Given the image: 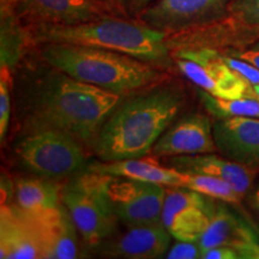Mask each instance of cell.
Listing matches in <instances>:
<instances>
[{
    "label": "cell",
    "instance_id": "6da1fadb",
    "mask_svg": "<svg viewBox=\"0 0 259 259\" xmlns=\"http://www.w3.org/2000/svg\"><path fill=\"white\" fill-rule=\"evenodd\" d=\"M119 101L118 94L83 83L56 70L37 87L32 100L31 125L60 130L80 143L94 144Z\"/></svg>",
    "mask_w": 259,
    "mask_h": 259
},
{
    "label": "cell",
    "instance_id": "7a4b0ae2",
    "mask_svg": "<svg viewBox=\"0 0 259 259\" xmlns=\"http://www.w3.org/2000/svg\"><path fill=\"white\" fill-rule=\"evenodd\" d=\"M183 106V96L174 88H161L136 96L109 115L94 143L101 161L141 158L174 120Z\"/></svg>",
    "mask_w": 259,
    "mask_h": 259
},
{
    "label": "cell",
    "instance_id": "3957f363",
    "mask_svg": "<svg viewBox=\"0 0 259 259\" xmlns=\"http://www.w3.org/2000/svg\"><path fill=\"white\" fill-rule=\"evenodd\" d=\"M42 56L53 69L118 95L143 88L157 77L145 61L105 48L47 44Z\"/></svg>",
    "mask_w": 259,
    "mask_h": 259
},
{
    "label": "cell",
    "instance_id": "277c9868",
    "mask_svg": "<svg viewBox=\"0 0 259 259\" xmlns=\"http://www.w3.org/2000/svg\"><path fill=\"white\" fill-rule=\"evenodd\" d=\"M164 37V32L158 29L113 17L73 25H44L37 30V40L45 44L105 48L166 66L169 57Z\"/></svg>",
    "mask_w": 259,
    "mask_h": 259
},
{
    "label": "cell",
    "instance_id": "5b68a950",
    "mask_svg": "<svg viewBox=\"0 0 259 259\" xmlns=\"http://www.w3.org/2000/svg\"><path fill=\"white\" fill-rule=\"evenodd\" d=\"M109 176L87 169L61 190V202L70 212L74 226L87 246L99 248L116 228L107 183Z\"/></svg>",
    "mask_w": 259,
    "mask_h": 259
},
{
    "label": "cell",
    "instance_id": "8992f818",
    "mask_svg": "<svg viewBox=\"0 0 259 259\" xmlns=\"http://www.w3.org/2000/svg\"><path fill=\"white\" fill-rule=\"evenodd\" d=\"M17 154L29 170L46 179L77 173L87 161L78 139L46 126H32L18 144Z\"/></svg>",
    "mask_w": 259,
    "mask_h": 259
},
{
    "label": "cell",
    "instance_id": "52a82bcc",
    "mask_svg": "<svg viewBox=\"0 0 259 259\" xmlns=\"http://www.w3.org/2000/svg\"><path fill=\"white\" fill-rule=\"evenodd\" d=\"M166 193V186L127 178L109 176L107 183L113 211L127 227L162 223Z\"/></svg>",
    "mask_w": 259,
    "mask_h": 259
},
{
    "label": "cell",
    "instance_id": "ba28073f",
    "mask_svg": "<svg viewBox=\"0 0 259 259\" xmlns=\"http://www.w3.org/2000/svg\"><path fill=\"white\" fill-rule=\"evenodd\" d=\"M177 64L186 78L210 95L226 100L248 97L251 84L235 72L216 52H184L180 53Z\"/></svg>",
    "mask_w": 259,
    "mask_h": 259
},
{
    "label": "cell",
    "instance_id": "9c48e42d",
    "mask_svg": "<svg viewBox=\"0 0 259 259\" xmlns=\"http://www.w3.org/2000/svg\"><path fill=\"white\" fill-rule=\"evenodd\" d=\"M208 198L183 187L167 190L162 209V225L177 240L198 242L215 211V205Z\"/></svg>",
    "mask_w": 259,
    "mask_h": 259
},
{
    "label": "cell",
    "instance_id": "30bf717a",
    "mask_svg": "<svg viewBox=\"0 0 259 259\" xmlns=\"http://www.w3.org/2000/svg\"><path fill=\"white\" fill-rule=\"evenodd\" d=\"M18 8L25 17L44 25H73L112 17L102 0H19Z\"/></svg>",
    "mask_w": 259,
    "mask_h": 259
},
{
    "label": "cell",
    "instance_id": "8fae6325",
    "mask_svg": "<svg viewBox=\"0 0 259 259\" xmlns=\"http://www.w3.org/2000/svg\"><path fill=\"white\" fill-rule=\"evenodd\" d=\"M218 149L208 116L192 114L181 119L161 136L154 145L157 157H173L179 155L210 154Z\"/></svg>",
    "mask_w": 259,
    "mask_h": 259
},
{
    "label": "cell",
    "instance_id": "7c38bea8",
    "mask_svg": "<svg viewBox=\"0 0 259 259\" xmlns=\"http://www.w3.org/2000/svg\"><path fill=\"white\" fill-rule=\"evenodd\" d=\"M212 132L216 147L225 156L251 168L259 167V118H221Z\"/></svg>",
    "mask_w": 259,
    "mask_h": 259
},
{
    "label": "cell",
    "instance_id": "4fadbf2b",
    "mask_svg": "<svg viewBox=\"0 0 259 259\" xmlns=\"http://www.w3.org/2000/svg\"><path fill=\"white\" fill-rule=\"evenodd\" d=\"M29 218L36 228L42 258L73 259L78 257L77 234L79 233L65 205Z\"/></svg>",
    "mask_w": 259,
    "mask_h": 259
},
{
    "label": "cell",
    "instance_id": "5bb4252c",
    "mask_svg": "<svg viewBox=\"0 0 259 259\" xmlns=\"http://www.w3.org/2000/svg\"><path fill=\"white\" fill-rule=\"evenodd\" d=\"M170 234L162 223L128 226L124 234L100 246L108 257L127 259L161 258L167 253ZM99 247V248H100Z\"/></svg>",
    "mask_w": 259,
    "mask_h": 259
},
{
    "label": "cell",
    "instance_id": "9a60e30c",
    "mask_svg": "<svg viewBox=\"0 0 259 259\" xmlns=\"http://www.w3.org/2000/svg\"><path fill=\"white\" fill-rule=\"evenodd\" d=\"M227 0H158L145 9L142 16L144 24L167 30L197 24L218 14Z\"/></svg>",
    "mask_w": 259,
    "mask_h": 259
},
{
    "label": "cell",
    "instance_id": "2e32d148",
    "mask_svg": "<svg viewBox=\"0 0 259 259\" xmlns=\"http://www.w3.org/2000/svg\"><path fill=\"white\" fill-rule=\"evenodd\" d=\"M0 258H42L36 228L18 206L2 204L0 210Z\"/></svg>",
    "mask_w": 259,
    "mask_h": 259
},
{
    "label": "cell",
    "instance_id": "e0dca14e",
    "mask_svg": "<svg viewBox=\"0 0 259 259\" xmlns=\"http://www.w3.org/2000/svg\"><path fill=\"white\" fill-rule=\"evenodd\" d=\"M198 244L205 251L216 246H229L240 258H259V242L254 233L228 209L215 208L208 228Z\"/></svg>",
    "mask_w": 259,
    "mask_h": 259
},
{
    "label": "cell",
    "instance_id": "ac0fdd59",
    "mask_svg": "<svg viewBox=\"0 0 259 259\" xmlns=\"http://www.w3.org/2000/svg\"><path fill=\"white\" fill-rule=\"evenodd\" d=\"M169 167L181 171L220 178L228 183L241 198L251 189L255 177V171L251 167L232 160H225L211 155V153L173 156V158H169Z\"/></svg>",
    "mask_w": 259,
    "mask_h": 259
},
{
    "label": "cell",
    "instance_id": "d6986e66",
    "mask_svg": "<svg viewBox=\"0 0 259 259\" xmlns=\"http://www.w3.org/2000/svg\"><path fill=\"white\" fill-rule=\"evenodd\" d=\"M88 169L107 176L127 178L166 187H181L184 180V171L168 166H161L158 162L149 158L95 162L90 164Z\"/></svg>",
    "mask_w": 259,
    "mask_h": 259
},
{
    "label": "cell",
    "instance_id": "ffe728a7",
    "mask_svg": "<svg viewBox=\"0 0 259 259\" xmlns=\"http://www.w3.org/2000/svg\"><path fill=\"white\" fill-rule=\"evenodd\" d=\"M61 189L51 179H22L16 185L17 206L29 216H38L60 206Z\"/></svg>",
    "mask_w": 259,
    "mask_h": 259
},
{
    "label": "cell",
    "instance_id": "44dd1931",
    "mask_svg": "<svg viewBox=\"0 0 259 259\" xmlns=\"http://www.w3.org/2000/svg\"><path fill=\"white\" fill-rule=\"evenodd\" d=\"M183 189L196 191L209 198L222 200L225 203L239 204L241 197L235 192V190L220 178L208 176V174L191 173L184 171Z\"/></svg>",
    "mask_w": 259,
    "mask_h": 259
},
{
    "label": "cell",
    "instance_id": "7402d4cb",
    "mask_svg": "<svg viewBox=\"0 0 259 259\" xmlns=\"http://www.w3.org/2000/svg\"><path fill=\"white\" fill-rule=\"evenodd\" d=\"M203 103L210 113L218 118H231V116H248L259 118V100L253 97L226 100L203 94Z\"/></svg>",
    "mask_w": 259,
    "mask_h": 259
},
{
    "label": "cell",
    "instance_id": "603a6c76",
    "mask_svg": "<svg viewBox=\"0 0 259 259\" xmlns=\"http://www.w3.org/2000/svg\"><path fill=\"white\" fill-rule=\"evenodd\" d=\"M10 76L9 66L2 65V77H0V138L4 142L8 134L10 122Z\"/></svg>",
    "mask_w": 259,
    "mask_h": 259
},
{
    "label": "cell",
    "instance_id": "cb8c5ba5",
    "mask_svg": "<svg viewBox=\"0 0 259 259\" xmlns=\"http://www.w3.org/2000/svg\"><path fill=\"white\" fill-rule=\"evenodd\" d=\"M223 60H225L235 72H238L241 77H244L251 85L259 84V69H257V67L253 66L252 64L247 63V61L242 59H239V58L236 57H223Z\"/></svg>",
    "mask_w": 259,
    "mask_h": 259
},
{
    "label": "cell",
    "instance_id": "d4e9b609",
    "mask_svg": "<svg viewBox=\"0 0 259 259\" xmlns=\"http://www.w3.org/2000/svg\"><path fill=\"white\" fill-rule=\"evenodd\" d=\"M166 257L168 259H196L202 258V250L198 242L179 241L169 251Z\"/></svg>",
    "mask_w": 259,
    "mask_h": 259
},
{
    "label": "cell",
    "instance_id": "484cf974",
    "mask_svg": "<svg viewBox=\"0 0 259 259\" xmlns=\"http://www.w3.org/2000/svg\"><path fill=\"white\" fill-rule=\"evenodd\" d=\"M236 10L247 23L259 27V0H239Z\"/></svg>",
    "mask_w": 259,
    "mask_h": 259
},
{
    "label": "cell",
    "instance_id": "4316f807",
    "mask_svg": "<svg viewBox=\"0 0 259 259\" xmlns=\"http://www.w3.org/2000/svg\"><path fill=\"white\" fill-rule=\"evenodd\" d=\"M202 258L204 259H236L240 258V254L234 248L229 246H216L209 250L202 252Z\"/></svg>",
    "mask_w": 259,
    "mask_h": 259
},
{
    "label": "cell",
    "instance_id": "83f0119b",
    "mask_svg": "<svg viewBox=\"0 0 259 259\" xmlns=\"http://www.w3.org/2000/svg\"><path fill=\"white\" fill-rule=\"evenodd\" d=\"M234 57L247 61V63L252 64L253 66L259 69V50H247L244 52H236V53H234Z\"/></svg>",
    "mask_w": 259,
    "mask_h": 259
},
{
    "label": "cell",
    "instance_id": "f1b7e54d",
    "mask_svg": "<svg viewBox=\"0 0 259 259\" xmlns=\"http://www.w3.org/2000/svg\"><path fill=\"white\" fill-rule=\"evenodd\" d=\"M115 2L128 11H138V10L145 8L151 0H115Z\"/></svg>",
    "mask_w": 259,
    "mask_h": 259
},
{
    "label": "cell",
    "instance_id": "f546056e",
    "mask_svg": "<svg viewBox=\"0 0 259 259\" xmlns=\"http://www.w3.org/2000/svg\"><path fill=\"white\" fill-rule=\"evenodd\" d=\"M248 97H253V99L259 100V84H255V85L251 87L250 94H248Z\"/></svg>",
    "mask_w": 259,
    "mask_h": 259
},
{
    "label": "cell",
    "instance_id": "4dcf8cb0",
    "mask_svg": "<svg viewBox=\"0 0 259 259\" xmlns=\"http://www.w3.org/2000/svg\"><path fill=\"white\" fill-rule=\"evenodd\" d=\"M252 203H253L254 208L259 211V189L252 194Z\"/></svg>",
    "mask_w": 259,
    "mask_h": 259
},
{
    "label": "cell",
    "instance_id": "1f68e13d",
    "mask_svg": "<svg viewBox=\"0 0 259 259\" xmlns=\"http://www.w3.org/2000/svg\"><path fill=\"white\" fill-rule=\"evenodd\" d=\"M2 2H3V3H4V2H8V0H2Z\"/></svg>",
    "mask_w": 259,
    "mask_h": 259
}]
</instances>
